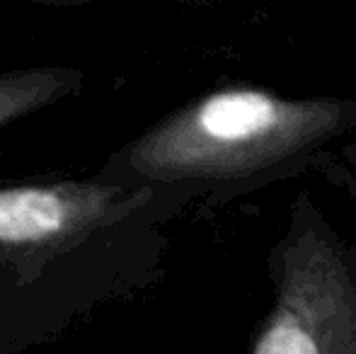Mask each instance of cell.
I'll use <instances>...</instances> for the list:
<instances>
[{
    "label": "cell",
    "instance_id": "277c9868",
    "mask_svg": "<svg viewBox=\"0 0 356 354\" xmlns=\"http://www.w3.org/2000/svg\"><path fill=\"white\" fill-rule=\"evenodd\" d=\"M83 86V73L68 66H37L0 73V131L8 124L68 97Z\"/></svg>",
    "mask_w": 356,
    "mask_h": 354
},
{
    "label": "cell",
    "instance_id": "6da1fadb",
    "mask_svg": "<svg viewBox=\"0 0 356 354\" xmlns=\"http://www.w3.org/2000/svg\"><path fill=\"white\" fill-rule=\"evenodd\" d=\"M342 122L337 99H289L228 88L148 129L129 148L127 166L158 182L240 179L318 146Z\"/></svg>",
    "mask_w": 356,
    "mask_h": 354
},
{
    "label": "cell",
    "instance_id": "7a4b0ae2",
    "mask_svg": "<svg viewBox=\"0 0 356 354\" xmlns=\"http://www.w3.org/2000/svg\"><path fill=\"white\" fill-rule=\"evenodd\" d=\"M254 354H356V287L330 238L305 231L286 248L277 303Z\"/></svg>",
    "mask_w": 356,
    "mask_h": 354
},
{
    "label": "cell",
    "instance_id": "5b68a950",
    "mask_svg": "<svg viewBox=\"0 0 356 354\" xmlns=\"http://www.w3.org/2000/svg\"><path fill=\"white\" fill-rule=\"evenodd\" d=\"M44 3H66V5H73V3H85V0H44Z\"/></svg>",
    "mask_w": 356,
    "mask_h": 354
},
{
    "label": "cell",
    "instance_id": "3957f363",
    "mask_svg": "<svg viewBox=\"0 0 356 354\" xmlns=\"http://www.w3.org/2000/svg\"><path fill=\"white\" fill-rule=\"evenodd\" d=\"M145 192L102 182H34L0 187V265L39 267L122 221Z\"/></svg>",
    "mask_w": 356,
    "mask_h": 354
}]
</instances>
